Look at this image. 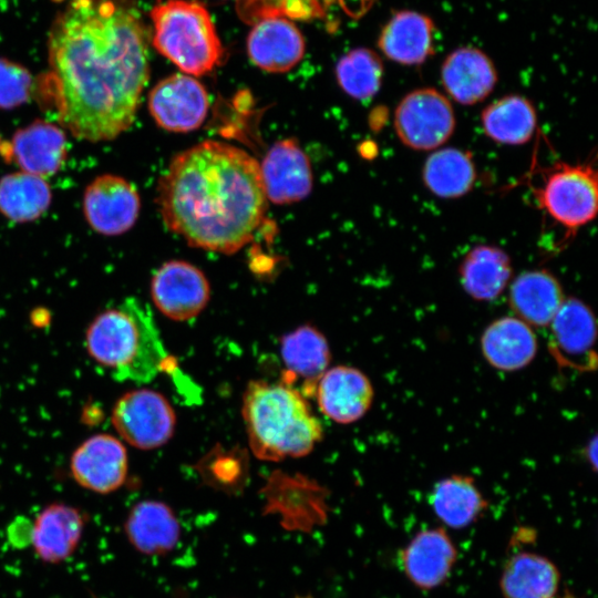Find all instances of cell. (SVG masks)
<instances>
[{"label":"cell","mask_w":598,"mask_h":598,"mask_svg":"<svg viewBox=\"0 0 598 598\" xmlns=\"http://www.w3.org/2000/svg\"><path fill=\"white\" fill-rule=\"evenodd\" d=\"M47 81L60 124L110 141L134 122L150 79L138 13L118 0H66L49 32Z\"/></svg>","instance_id":"6da1fadb"},{"label":"cell","mask_w":598,"mask_h":598,"mask_svg":"<svg viewBox=\"0 0 598 598\" xmlns=\"http://www.w3.org/2000/svg\"><path fill=\"white\" fill-rule=\"evenodd\" d=\"M156 203L172 233L193 247L221 254L250 243L267 208L258 162L217 141L174 156L158 181Z\"/></svg>","instance_id":"7a4b0ae2"},{"label":"cell","mask_w":598,"mask_h":598,"mask_svg":"<svg viewBox=\"0 0 598 598\" xmlns=\"http://www.w3.org/2000/svg\"><path fill=\"white\" fill-rule=\"evenodd\" d=\"M85 346L120 381L151 382L171 360L151 310L134 298L97 315L86 330Z\"/></svg>","instance_id":"3957f363"},{"label":"cell","mask_w":598,"mask_h":598,"mask_svg":"<svg viewBox=\"0 0 598 598\" xmlns=\"http://www.w3.org/2000/svg\"><path fill=\"white\" fill-rule=\"evenodd\" d=\"M243 416L252 453L265 461L309 454L322 439V425L298 389L252 381L245 390Z\"/></svg>","instance_id":"277c9868"},{"label":"cell","mask_w":598,"mask_h":598,"mask_svg":"<svg viewBox=\"0 0 598 598\" xmlns=\"http://www.w3.org/2000/svg\"><path fill=\"white\" fill-rule=\"evenodd\" d=\"M152 43L187 75H204L218 66L224 48L207 8L196 0H163L150 13Z\"/></svg>","instance_id":"5b68a950"},{"label":"cell","mask_w":598,"mask_h":598,"mask_svg":"<svg viewBox=\"0 0 598 598\" xmlns=\"http://www.w3.org/2000/svg\"><path fill=\"white\" fill-rule=\"evenodd\" d=\"M540 183L532 187L538 208L565 230V240L592 221L598 208L594 162H557L542 169Z\"/></svg>","instance_id":"8992f818"},{"label":"cell","mask_w":598,"mask_h":598,"mask_svg":"<svg viewBox=\"0 0 598 598\" xmlns=\"http://www.w3.org/2000/svg\"><path fill=\"white\" fill-rule=\"evenodd\" d=\"M455 124L450 100L433 87L416 89L405 94L393 115L399 140L415 151L437 150L451 138Z\"/></svg>","instance_id":"52a82bcc"},{"label":"cell","mask_w":598,"mask_h":598,"mask_svg":"<svg viewBox=\"0 0 598 598\" xmlns=\"http://www.w3.org/2000/svg\"><path fill=\"white\" fill-rule=\"evenodd\" d=\"M112 423L121 437L132 446L153 450L171 440L176 415L161 393L138 389L126 392L116 401Z\"/></svg>","instance_id":"ba28073f"},{"label":"cell","mask_w":598,"mask_h":598,"mask_svg":"<svg viewBox=\"0 0 598 598\" xmlns=\"http://www.w3.org/2000/svg\"><path fill=\"white\" fill-rule=\"evenodd\" d=\"M547 327L548 349L560 368L578 372L596 369V319L584 301L576 297L565 298Z\"/></svg>","instance_id":"9c48e42d"},{"label":"cell","mask_w":598,"mask_h":598,"mask_svg":"<svg viewBox=\"0 0 598 598\" xmlns=\"http://www.w3.org/2000/svg\"><path fill=\"white\" fill-rule=\"evenodd\" d=\"M209 97L204 85L187 74H172L150 92L148 109L156 124L171 132L197 130L205 121Z\"/></svg>","instance_id":"30bf717a"},{"label":"cell","mask_w":598,"mask_h":598,"mask_svg":"<svg viewBox=\"0 0 598 598\" xmlns=\"http://www.w3.org/2000/svg\"><path fill=\"white\" fill-rule=\"evenodd\" d=\"M141 199L136 188L125 178L105 174L85 188L83 212L89 225L99 234L117 236L136 223Z\"/></svg>","instance_id":"8fae6325"},{"label":"cell","mask_w":598,"mask_h":598,"mask_svg":"<svg viewBox=\"0 0 598 598\" xmlns=\"http://www.w3.org/2000/svg\"><path fill=\"white\" fill-rule=\"evenodd\" d=\"M151 296L163 315L176 321H186L204 310L210 288L206 276L196 266L171 260L154 274Z\"/></svg>","instance_id":"7c38bea8"},{"label":"cell","mask_w":598,"mask_h":598,"mask_svg":"<svg viewBox=\"0 0 598 598\" xmlns=\"http://www.w3.org/2000/svg\"><path fill=\"white\" fill-rule=\"evenodd\" d=\"M403 574L421 590L442 586L457 560V549L443 527L417 532L399 555Z\"/></svg>","instance_id":"4fadbf2b"},{"label":"cell","mask_w":598,"mask_h":598,"mask_svg":"<svg viewBox=\"0 0 598 598\" xmlns=\"http://www.w3.org/2000/svg\"><path fill=\"white\" fill-rule=\"evenodd\" d=\"M259 169L266 197L274 204L300 202L312 190L309 158L295 138L276 142Z\"/></svg>","instance_id":"5bb4252c"},{"label":"cell","mask_w":598,"mask_h":598,"mask_svg":"<svg viewBox=\"0 0 598 598\" xmlns=\"http://www.w3.org/2000/svg\"><path fill=\"white\" fill-rule=\"evenodd\" d=\"M72 476L82 487L107 494L125 482L128 460L124 444L110 434L85 440L72 454Z\"/></svg>","instance_id":"9a60e30c"},{"label":"cell","mask_w":598,"mask_h":598,"mask_svg":"<svg viewBox=\"0 0 598 598\" xmlns=\"http://www.w3.org/2000/svg\"><path fill=\"white\" fill-rule=\"evenodd\" d=\"M0 151L21 172L45 178L63 166L68 156V141L61 127L37 120L18 130L10 143L0 145Z\"/></svg>","instance_id":"2e32d148"},{"label":"cell","mask_w":598,"mask_h":598,"mask_svg":"<svg viewBox=\"0 0 598 598\" xmlns=\"http://www.w3.org/2000/svg\"><path fill=\"white\" fill-rule=\"evenodd\" d=\"M305 51V39L299 29L279 16L264 17L247 37L249 60L267 72L290 71L302 60Z\"/></svg>","instance_id":"e0dca14e"},{"label":"cell","mask_w":598,"mask_h":598,"mask_svg":"<svg viewBox=\"0 0 598 598\" xmlns=\"http://www.w3.org/2000/svg\"><path fill=\"white\" fill-rule=\"evenodd\" d=\"M316 393L321 412L341 424L359 421L371 408L374 396L370 379L361 370L348 365L327 370Z\"/></svg>","instance_id":"ac0fdd59"},{"label":"cell","mask_w":598,"mask_h":598,"mask_svg":"<svg viewBox=\"0 0 598 598\" xmlns=\"http://www.w3.org/2000/svg\"><path fill=\"white\" fill-rule=\"evenodd\" d=\"M441 81L453 101L474 105L492 93L497 83V71L486 53L477 48L464 47L445 58Z\"/></svg>","instance_id":"d6986e66"},{"label":"cell","mask_w":598,"mask_h":598,"mask_svg":"<svg viewBox=\"0 0 598 598\" xmlns=\"http://www.w3.org/2000/svg\"><path fill=\"white\" fill-rule=\"evenodd\" d=\"M435 25L423 13L402 10L395 12L382 28L378 47L391 61L403 65H419L434 52Z\"/></svg>","instance_id":"ffe728a7"},{"label":"cell","mask_w":598,"mask_h":598,"mask_svg":"<svg viewBox=\"0 0 598 598\" xmlns=\"http://www.w3.org/2000/svg\"><path fill=\"white\" fill-rule=\"evenodd\" d=\"M538 342L533 327L517 317H502L482 333L481 350L496 370L513 372L527 367L535 358Z\"/></svg>","instance_id":"44dd1931"},{"label":"cell","mask_w":598,"mask_h":598,"mask_svg":"<svg viewBox=\"0 0 598 598\" xmlns=\"http://www.w3.org/2000/svg\"><path fill=\"white\" fill-rule=\"evenodd\" d=\"M565 295L559 280L547 269L519 274L509 286L508 306L516 317L530 327H547Z\"/></svg>","instance_id":"7402d4cb"},{"label":"cell","mask_w":598,"mask_h":598,"mask_svg":"<svg viewBox=\"0 0 598 598\" xmlns=\"http://www.w3.org/2000/svg\"><path fill=\"white\" fill-rule=\"evenodd\" d=\"M83 528L84 518L76 508L51 504L37 516L31 542L43 561L58 564L74 553Z\"/></svg>","instance_id":"603a6c76"},{"label":"cell","mask_w":598,"mask_h":598,"mask_svg":"<svg viewBox=\"0 0 598 598\" xmlns=\"http://www.w3.org/2000/svg\"><path fill=\"white\" fill-rule=\"evenodd\" d=\"M560 584L557 566L534 551H517L505 561L499 579L504 598H556Z\"/></svg>","instance_id":"cb8c5ba5"},{"label":"cell","mask_w":598,"mask_h":598,"mask_svg":"<svg viewBox=\"0 0 598 598\" xmlns=\"http://www.w3.org/2000/svg\"><path fill=\"white\" fill-rule=\"evenodd\" d=\"M125 532L133 547L144 555H164L178 543L181 524L172 508L159 501H142L130 512Z\"/></svg>","instance_id":"d4e9b609"},{"label":"cell","mask_w":598,"mask_h":598,"mask_svg":"<svg viewBox=\"0 0 598 598\" xmlns=\"http://www.w3.org/2000/svg\"><path fill=\"white\" fill-rule=\"evenodd\" d=\"M460 281L465 292L477 301L496 299L513 276L509 256L493 245H477L470 249L458 267Z\"/></svg>","instance_id":"484cf974"},{"label":"cell","mask_w":598,"mask_h":598,"mask_svg":"<svg viewBox=\"0 0 598 598\" xmlns=\"http://www.w3.org/2000/svg\"><path fill=\"white\" fill-rule=\"evenodd\" d=\"M429 504L446 527L462 529L475 523L488 507V502L472 476L453 474L436 482Z\"/></svg>","instance_id":"4316f807"},{"label":"cell","mask_w":598,"mask_h":598,"mask_svg":"<svg viewBox=\"0 0 598 598\" xmlns=\"http://www.w3.org/2000/svg\"><path fill=\"white\" fill-rule=\"evenodd\" d=\"M481 125L484 134L495 143L523 145L532 140L536 131V109L523 95H505L482 111Z\"/></svg>","instance_id":"83f0119b"},{"label":"cell","mask_w":598,"mask_h":598,"mask_svg":"<svg viewBox=\"0 0 598 598\" xmlns=\"http://www.w3.org/2000/svg\"><path fill=\"white\" fill-rule=\"evenodd\" d=\"M476 174L472 154L455 147L435 150L422 167L424 186L443 199L460 198L471 192Z\"/></svg>","instance_id":"f1b7e54d"},{"label":"cell","mask_w":598,"mask_h":598,"mask_svg":"<svg viewBox=\"0 0 598 598\" xmlns=\"http://www.w3.org/2000/svg\"><path fill=\"white\" fill-rule=\"evenodd\" d=\"M280 353L289 373L312 390L328 370L331 354L324 336L311 326H301L281 339Z\"/></svg>","instance_id":"f546056e"},{"label":"cell","mask_w":598,"mask_h":598,"mask_svg":"<svg viewBox=\"0 0 598 598\" xmlns=\"http://www.w3.org/2000/svg\"><path fill=\"white\" fill-rule=\"evenodd\" d=\"M52 193L44 178L25 172L0 179V212L16 223L39 218L50 206Z\"/></svg>","instance_id":"4dcf8cb0"},{"label":"cell","mask_w":598,"mask_h":598,"mask_svg":"<svg viewBox=\"0 0 598 598\" xmlns=\"http://www.w3.org/2000/svg\"><path fill=\"white\" fill-rule=\"evenodd\" d=\"M383 63L372 50L357 48L344 54L336 65V78L344 93L365 101L380 90L383 78Z\"/></svg>","instance_id":"1f68e13d"},{"label":"cell","mask_w":598,"mask_h":598,"mask_svg":"<svg viewBox=\"0 0 598 598\" xmlns=\"http://www.w3.org/2000/svg\"><path fill=\"white\" fill-rule=\"evenodd\" d=\"M33 86V78L28 69L0 58V109L10 110L25 103Z\"/></svg>","instance_id":"d6a6232c"},{"label":"cell","mask_w":598,"mask_h":598,"mask_svg":"<svg viewBox=\"0 0 598 598\" xmlns=\"http://www.w3.org/2000/svg\"><path fill=\"white\" fill-rule=\"evenodd\" d=\"M585 456L588 458L589 464L596 471L597 467V437L594 436L586 446Z\"/></svg>","instance_id":"836d02e7"},{"label":"cell","mask_w":598,"mask_h":598,"mask_svg":"<svg viewBox=\"0 0 598 598\" xmlns=\"http://www.w3.org/2000/svg\"><path fill=\"white\" fill-rule=\"evenodd\" d=\"M0 145H1V141H0Z\"/></svg>","instance_id":"e575fe53"}]
</instances>
